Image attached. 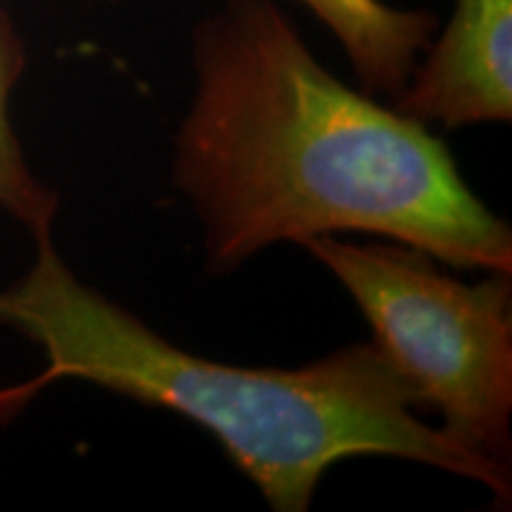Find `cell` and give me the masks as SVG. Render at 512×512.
I'll return each mask as SVG.
<instances>
[{
  "mask_svg": "<svg viewBox=\"0 0 512 512\" xmlns=\"http://www.w3.org/2000/svg\"><path fill=\"white\" fill-rule=\"evenodd\" d=\"M192 72L174 181L202 223L211 273L349 230L512 273L510 226L444 140L330 74L273 0H228L202 19Z\"/></svg>",
  "mask_w": 512,
  "mask_h": 512,
  "instance_id": "obj_1",
  "label": "cell"
},
{
  "mask_svg": "<svg viewBox=\"0 0 512 512\" xmlns=\"http://www.w3.org/2000/svg\"><path fill=\"white\" fill-rule=\"evenodd\" d=\"M0 323L46 351L55 382H91L197 422L278 512L309 510L320 477L354 456L439 467L510 503V470L427 425L411 389L370 342L297 370L209 361L83 285L53 235L36 238L34 266L0 292Z\"/></svg>",
  "mask_w": 512,
  "mask_h": 512,
  "instance_id": "obj_2",
  "label": "cell"
},
{
  "mask_svg": "<svg viewBox=\"0 0 512 512\" xmlns=\"http://www.w3.org/2000/svg\"><path fill=\"white\" fill-rule=\"evenodd\" d=\"M373 328L375 347L456 444L510 470L512 285L463 283L401 242H304Z\"/></svg>",
  "mask_w": 512,
  "mask_h": 512,
  "instance_id": "obj_3",
  "label": "cell"
},
{
  "mask_svg": "<svg viewBox=\"0 0 512 512\" xmlns=\"http://www.w3.org/2000/svg\"><path fill=\"white\" fill-rule=\"evenodd\" d=\"M396 110L420 124L463 128L512 119V0H456L415 64Z\"/></svg>",
  "mask_w": 512,
  "mask_h": 512,
  "instance_id": "obj_4",
  "label": "cell"
},
{
  "mask_svg": "<svg viewBox=\"0 0 512 512\" xmlns=\"http://www.w3.org/2000/svg\"><path fill=\"white\" fill-rule=\"evenodd\" d=\"M337 38L358 86L396 98L439 29L432 10H403L384 0H297Z\"/></svg>",
  "mask_w": 512,
  "mask_h": 512,
  "instance_id": "obj_5",
  "label": "cell"
},
{
  "mask_svg": "<svg viewBox=\"0 0 512 512\" xmlns=\"http://www.w3.org/2000/svg\"><path fill=\"white\" fill-rule=\"evenodd\" d=\"M27 69L24 41L8 12L0 8V209L31 235H53L57 195L29 169L10 119V98Z\"/></svg>",
  "mask_w": 512,
  "mask_h": 512,
  "instance_id": "obj_6",
  "label": "cell"
},
{
  "mask_svg": "<svg viewBox=\"0 0 512 512\" xmlns=\"http://www.w3.org/2000/svg\"><path fill=\"white\" fill-rule=\"evenodd\" d=\"M50 384H55L48 370H43L41 375L31 377V380L22 384H12V387H0V427L10 425L17 415H22L29 408V403L36 399L43 389H48Z\"/></svg>",
  "mask_w": 512,
  "mask_h": 512,
  "instance_id": "obj_7",
  "label": "cell"
},
{
  "mask_svg": "<svg viewBox=\"0 0 512 512\" xmlns=\"http://www.w3.org/2000/svg\"><path fill=\"white\" fill-rule=\"evenodd\" d=\"M102 3H117V0H102Z\"/></svg>",
  "mask_w": 512,
  "mask_h": 512,
  "instance_id": "obj_8",
  "label": "cell"
}]
</instances>
